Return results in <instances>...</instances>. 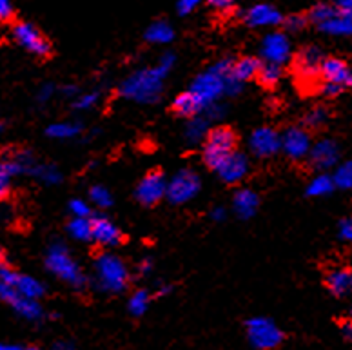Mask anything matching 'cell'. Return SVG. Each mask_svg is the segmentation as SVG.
Listing matches in <instances>:
<instances>
[{
    "label": "cell",
    "mask_w": 352,
    "mask_h": 350,
    "mask_svg": "<svg viewBox=\"0 0 352 350\" xmlns=\"http://www.w3.org/2000/svg\"><path fill=\"white\" fill-rule=\"evenodd\" d=\"M166 76V71L156 69L138 71L127 78L120 87V95L126 98H133L136 102H156L162 93V78Z\"/></svg>",
    "instance_id": "cell-1"
},
{
    "label": "cell",
    "mask_w": 352,
    "mask_h": 350,
    "mask_svg": "<svg viewBox=\"0 0 352 350\" xmlns=\"http://www.w3.org/2000/svg\"><path fill=\"white\" fill-rule=\"evenodd\" d=\"M236 145V135L231 127H214L207 131L206 145H204V162L209 169L218 171L221 164L232 155Z\"/></svg>",
    "instance_id": "cell-2"
},
{
    "label": "cell",
    "mask_w": 352,
    "mask_h": 350,
    "mask_svg": "<svg viewBox=\"0 0 352 350\" xmlns=\"http://www.w3.org/2000/svg\"><path fill=\"white\" fill-rule=\"evenodd\" d=\"M96 276H98V283L102 289L109 290V292H122L129 281V272H127L124 261L113 254L98 256Z\"/></svg>",
    "instance_id": "cell-3"
},
{
    "label": "cell",
    "mask_w": 352,
    "mask_h": 350,
    "mask_svg": "<svg viewBox=\"0 0 352 350\" xmlns=\"http://www.w3.org/2000/svg\"><path fill=\"white\" fill-rule=\"evenodd\" d=\"M45 267L53 274L58 276L60 280L71 283L75 289H82L86 285V278L82 274V270L78 269V265L73 261L69 252L62 245L51 247L50 252H47V258H45Z\"/></svg>",
    "instance_id": "cell-4"
},
{
    "label": "cell",
    "mask_w": 352,
    "mask_h": 350,
    "mask_svg": "<svg viewBox=\"0 0 352 350\" xmlns=\"http://www.w3.org/2000/svg\"><path fill=\"white\" fill-rule=\"evenodd\" d=\"M247 336L254 349H274L282 343L283 334L272 321L265 318H252L247 321Z\"/></svg>",
    "instance_id": "cell-5"
},
{
    "label": "cell",
    "mask_w": 352,
    "mask_h": 350,
    "mask_svg": "<svg viewBox=\"0 0 352 350\" xmlns=\"http://www.w3.org/2000/svg\"><path fill=\"white\" fill-rule=\"evenodd\" d=\"M198 190H200V178L197 173H192L191 169H182L167 184V200L175 206H180L191 200L192 196H197Z\"/></svg>",
    "instance_id": "cell-6"
},
{
    "label": "cell",
    "mask_w": 352,
    "mask_h": 350,
    "mask_svg": "<svg viewBox=\"0 0 352 350\" xmlns=\"http://www.w3.org/2000/svg\"><path fill=\"white\" fill-rule=\"evenodd\" d=\"M13 39L16 41V44L22 45L24 50H28L33 55L41 56V58L50 56L51 44L42 36L41 31L30 22H19V24L13 25Z\"/></svg>",
    "instance_id": "cell-7"
},
{
    "label": "cell",
    "mask_w": 352,
    "mask_h": 350,
    "mask_svg": "<svg viewBox=\"0 0 352 350\" xmlns=\"http://www.w3.org/2000/svg\"><path fill=\"white\" fill-rule=\"evenodd\" d=\"M323 53L318 47H305L300 51V55L294 61V73L298 80L305 85H311L318 80V76H322V64Z\"/></svg>",
    "instance_id": "cell-8"
},
{
    "label": "cell",
    "mask_w": 352,
    "mask_h": 350,
    "mask_svg": "<svg viewBox=\"0 0 352 350\" xmlns=\"http://www.w3.org/2000/svg\"><path fill=\"white\" fill-rule=\"evenodd\" d=\"M166 195L167 184L160 171H149L136 187V200L146 207L156 206Z\"/></svg>",
    "instance_id": "cell-9"
},
{
    "label": "cell",
    "mask_w": 352,
    "mask_h": 350,
    "mask_svg": "<svg viewBox=\"0 0 352 350\" xmlns=\"http://www.w3.org/2000/svg\"><path fill=\"white\" fill-rule=\"evenodd\" d=\"M223 89H226V76L218 75L217 71L212 69L198 76L191 87V91L197 93L198 98L206 104V107L217 100Z\"/></svg>",
    "instance_id": "cell-10"
},
{
    "label": "cell",
    "mask_w": 352,
    "mask_h": 350,
    "mask_svg": "<svg viewBox=\"0 0 352 350\" xmlns=\"http://www.w3.org/2000/svg\"><path fill=\"white\" fill-rule=\"evenodd\" d=\"M282 149L292 160H302L311 153V135L303 127H289L282 136Z\"/></svg>",
    "instance_id": "cell-11"
},
{
    "label": "cell",
    "mask_w": 352,
    "mask_h": 350,
    "mask_svg": "<svg viewBox=\"0 0 352 350\" xmlns=\"http://www.w3.org/2000/svg\"><path fill=\"white\" fill-rule=\"evenodd\" d=\"M251 151L260 158H269L282 149V136L271 127H260L251 135Z\"/></svg>",
    "instance_id": "cell-12"
},
{
    "label": "cell",
    "mask_w": 352,
    "mask_h": 350,
    "mask_svg": "<svg viewBox=\"0 0 352 350\" xmlns=\"http://www.w3.org/2000/svg\"><path fill=\"white\" fill-rule=\"evenodd\" d=\"M262 56L265 62L280 64L289 61L291 56V44L283 33H269L262 42Z\"/></svg>",
    "instance_id": "cell-13"
},
{
    "label": "cell",
    "mask_w": 352,
    "mask_h": 350,
    "mask_svg": "<svg viewBox=\"0 0 352 350\" xmlns=\"http://www.w3.org/2000/svg\"><path fill=\"white\" fill-rule=\"evenodd\" d=\"M311 164L318 171H327L338 164L340 158V151H338L336 142L332 140H320L318 144L312 145L311 149Z\"/></svg>",
    "instance_id": "cell-14"
},
{
    "label": "cell",
    "mask_w": 352,
    "mask_h": 350,
    "mask_svg": "<svg viewBox=\"0 0 352 350\" xmlns=\"http://www.w3.org/2000/svg\"><path fill=\"white\" fill-rule=\"evenodd\" d=\"M93 240L100 245L116 247L124 241V234L113 221L102 218V216H95L93 218Z\"/></svg>",
    "instance_id": "cell-15"
},
{
    "label": "cell",
    "mask_w": 352,
    "mask_h": 350,
    "mask_svg": "<svg viewBox=\"0 0 352 350\" xmlns=\"http://www.w3.org/2000/svg\"><path fill=\"white\" fill-rule=\"evenodd\" d=\"M322 78L345 87H352V69L340 58H325L322 64Z\"/></svg>",
    "instance_id": "cell-16"
},
{
    "label": "cell",
    "mask_w": 352,
    "mask_h": 350,
    "mask_svg": "<svg viewBox=\"0 0 352 350\" xmlns=\"http://www.w3.org/2000/svg\"><path fill=\"white\" fill-rule=\"evenodd\" d=\"M249 171V162H247L245 155H240V153H232L229 158H227L221 167L218 169V175L226 184H238L240 180H243Z\"/></svg>",
    "instance_id": "cell-17"
},
{
    "label": "cell",
    "mask_w": 352,
    "mask_h": 350,
    "mask_svg": "<svg viewBox=\"0 0 352 350\" xmlns=\"http://www.w3.org/2000/svg\"><path fill=\"white\" fill-rule=\"evenodd\" d=\"M282 13L269 4L252 6L245 13V22L251 28H263V25H278L282 24Z\"/></svg>",
    "instance_id": "cell-18"
},
{
    "label": "cell",
    "mask_w": 352,
    "mask_h": 350,
    "mask_svg": "<svg viewBox=\"0 0 352 350\" xmlns=\"http://www.w3.org/2000/svg\"><path fill=\"white\" fill-rule=\"evenodd\" d=\"M325 285L336 298L352 296V269H334L325 278Z\"/></svg>",
    "instance_id": "cell-19"
},
{
    "label": "cell",
    "mask_w": 352,
    "mask_h": 350,
    "mask_svg": "<svg viewBox=\"0 0 352 350\" xmlns=\"http://www.w3.org/2000/svg\"><path fill=\"white\" fill-rule=\"evenodd\" d=\"M320 30L329 35L352 36V11L338 10L336 15L320 25Z\"/></svg>",
    "instance_id": "cell-20"
},
{
    "label": "cell",
    "mask_w": 352,
    "mask_h": 350,
    "mask_svg": "<svg viewBox=\"0 0 352 350\" xmlns=\"http://www.w3.org/2000/svg\"><path fill=\"white\" fill-rule=\"evenodd\" d=\"M173 109H175L176 115L180 116H195L200 115L201 109H206V104L198 98L195 91H187V93L176 96L175 102H173Z\"/></svg>",
    "instance_id": "cell-21"
},
{
    "label": "cell",
    "mask_w": 352,
    "mask_h": 350,
    "mask_svg": "<svg viewBox=\"0 0 352 350\" xmlns=\"http://www.w3.org/2000/svg\"><path fill=\"white\" fill-rule=\"evenodd\" d=\"M258 204H260V200H258V195L249 189L238 190L236 195H234V198H232V207H234V212H236L240 218H243V220H247V218L254 216V212H256V209H258Z\"/></svg>",
    "instance_id": "cell-22"
},
{
    "label": "cell",
    "mask_w": 352,
    "mask_h": 350,
    "mask_svg": "<svg viewBox=\"0 0 352 350\" xmlns=\"http://www.w3.org/2000/svg\"><path fill=\"white\" fill-rule=\"evenodd\" d=\"M260 69H262V62L258 61V58H254V56H243V58L232 64L231 76L240 82H245L258 76Z\"/></svg>",
    "instance_id": "cell-23"
},
{
    "label": "cell",
    "mask_w": 352,
    "mask_h": 350,
    "mask_svg": "<svg viewBox=\"0 0 352 350\" xmlns=\"http://www.w3.org/2000/svg\"><path fill=\"white\" fill-rule=\"evenodd\" d=\"M10 305L13 307L15 312H19L22 318H25V320H38L42 316L41 305H38L36 300H33V298H25V296L19 294L15 300L11 301Z\"/></svg>",
    "instance_id": "cell-24"
},
{
    "label": "cell",
    "mask_w": 352,
    "mask_h": 350,
    "mask_svg": "<svg viewBox=\"0 0 352 350\" xmlns=\"http://www.w3.org/2000/svg\"><path fill=\"white\" fill-rule=\"evenodd\" d=\"M16 292L21 296H25V298H33V300H38L44 294V287H42L41 281H36L35 278H31V276H24L19 274L16 278L15 285Z\"/></svg>",
    "instance_id": "cell-25"
},
{
    "label": "cell",
    "mask_w": 352,
    "mask_h": 350,
    "mask_svg": "<svg viewBox=\"0 0 352 350\" xmlns=\"http://www.w3.org/2000/svg\"><path fill=\"white\" fill-rule=\"evenodd\" d=\"M173 36H175V31L164 21L153 22L146 31V41L153 42V44H167L173 41Z\"/></svg>",
    "instance_id": "cell-26"
},
{
    "label": "cell",
    "mask_w": 352,
    "mask_h": 350,
    "mask_svg": "<svg viewBox=\"0 0 352 350\" xmlns=\"http://www.w3.org/2000/svg\"><path fill=\"white\" fill-rule=\"evenodd\" d=\"M67 232L78 241L91 240V238H93V220L84 218V216H75V218L67 223Z\"/></svg>",
    "instance_id": "cell-27"
},
{
    "label": "cell",
    "mask_w": 352,
    "mask_h": 350,
    "mask_svg": "<svg viewBox=\"0 0 352 350\" xmlns=\"http://www.w3.org/2000/svg\"><path fill=\"white\" fill-rule=\"evenodd\" d=\"M336 187V182H334V176L329 175H320L316 176L314 180L309 184L307 195L309 196H325L329 193H332V189Z\"/></svg>",
    "instance_id": "cell-28"
},
{
    "label": "cell",
    "mask_w": 352,
    "mask_h": 350,
    "mask_svg": "<svg viewBox=\"0 0 352 350\" xmlns=\"http://www.w3.org/2000/svg\"><path fill=\"white\" fill-rule=\"evenodd\" d=\"M282 78V69H280V64H272V62H267L262 65V69L258 73V80L263 87H274V85L280 82Z\"/></svg>",
    "instance_id": "cell-29"
},
{
    "label": "cell",
    "mask_w": 352,
    "mask_h": 350,
    "mask_svg": "<svg viewBox=\"0 0 352 350\" xmlns=\"http://www.w3.org/2000/svg\"><path fill=\"white\" fill-rule=\"evenodd\" d=\"M338 13V8L336 6H331V4H318L314 6L311 10V13H309V19H311L314 24L322 25L323 22H327L329 19H332V17L336 15Z\"/></svg>",
    "instance_id": "cell-30"
},
{
    "label": "cell",
    "mask_w": 352,
    "mask_h": 350,
    "mask_svg": "<svg viewBox=\"0 0 352 350\" xmlns=\"http://www.w3.org/2000/svg\"><path fill=\"white\" fill-rule=\"evenodd\" d=\"M149 292L147 290H136L135 294L131 296L129 300V310H131L133 316H142L147 310V305H149Z\"/></svg>",
    "instance_id": "cell-31"
},
{
    "label": "cell",
    "mask_w": 352,
    "mask_h": 350,
    "mask_svg": "<svg viewBox=\"0 0 352 350\" xmlns=\"http://www.w3.org/2000/svg\"><path fill=\"white\" fill-rule=\"evenodd\" d=\"M334 182H336V187L352 189V160L338 165L336 173H334Z\"/></svg>",
    "instance_id": "cell-32"
},
{
    "label": "cell",
    "mask_w": 352,
    "mask_h": 350,
    "mask_svg": "<svg viewBox=\"0 0 352 350\" xmlns=\"http://www.w3.org/2000/svg\"><path fill=\"white\" fill-rule=\"evenodd\" d=\"M80 131L78 124H53L47 127V136L53 138H71Z\"/></svg>",
    "instance_id": "cell-33"
},
{
    "label": "cell",
    "mask_w": 352,
    "mask_h": 350,
    "mask_svg": "<svg viewBox=\"0 0 352 350\" xmlns=\"http://www.w3.org/2000/svg\"><path fill=\"white\" fill-rule=\"evenodd\" d=\"M329 118L327 109H323V107H314L312 111H309L305 118H303V124L311 127V129H318V127H322Z\"/></svg>",
    "instance_id": "cell-34"
},
{
    "label": "cell",
    "mask_w": 352,
    "mask_h": 350,
    "mask_svg": "<svg viewBox=\"0 0 352 350\" xmlns=\"http://www.w3.org/2000/svg\"><path fill=\"white\" fill-rule=\"evenodd\" d=\"M89 196H91V200L95 201V206L98 207H109L111 204H113V198H111L109 190L102 186L93 187V189L89 190Z\"/></svg>",
    "instance_id": "cell-35"
},
{
    "label": "cell",
    "mask_w": 352,
    "mask_h": 350,
    "mask_svg": "<svg viewBox=\"0 0 352 350\" xmlns=\"http://www.w3.org/2000/svg\"><path fill=\"white\" fill-rule=\"evenodd\" d=\"M206 120H201V118H198L197 115V120H192L191 124H189V131H187V138L189 140H200L201 135L206 133Z\"/></svg>",
    "instance_id": "cell-36"
},
{
    "label": "cell",
    "mask_w": 352,
    "mask_h": 350,
    "mask_svg": "<svg viewBox=\"0 0 352 350\" xmlns=\"http://www.w3.org/2000/svg\"><path fill=\"white\" fill-rule=\"evenodd\" d=\"M283 24H285L287 31H302L303 28L307 25V19L302 15H291L287 17L285 21H283Z\"/></svg>",
    "instance_id": "cell-37"
},
{
    "label": "cell",
    "mask_w": 352,
    "mask_h": 350,
    "mask_svg": "<svg viewBox=\"0 0 352 350\" xmlns=\"http://www.w3.org/2000/svg\"><path fill=\"white\" fill-rule=\"evenodd\" d=\"M69 210L75 216H84V218H87V216L91 215L89 206H87L84 200H71L69 201Z\"/></svg>",
    "instance_id": "cell-38"
},
{
    "label": "cell",
    "mask_w": 352,
    "mask_h": 350,
    "mask_svg": "<svg viewBox=\"0 0 352 350\" xmlns=\"http://www.w3.org/2000/svg\"><path fill=\"white\" fill-rule=\"evenodd\" d=\"M96 100H98V93H89V95L82 96L80 100H76L75 107L76 109H89L96 104Z\"/></svg>",
    "instance_id": "cell-39"
},
{
    "label": "cell",
    "mask_w": 352,
    "mask_h": 350,
    "mask_svg": "<svg viewBox=\"0 0 352 350\" xmlns=\"http://www.w3.org/2000/svg\"><path fill=\"white\" fill-rule=\"evenodd\" d=\"M0 278H2V283L15 285V281H16V278H19V274H16L15 270L10 269V267L6 265V263H2V269H0Z\"/></svg>",
    "instance_id": "cell-40"
},
{
    "label": "cell",
    "mask_w": 352,
    "mask_h": 350,
    "mask_svg": "<svg viewBox=\"0 0 352 350\" xmlns=\"http://www.w3.org/2000/svg\"><path fill=\"white\" fill-rule=\"evenodd\" d=\"M340 238L345 241H352V218H345L340 221Z\"/></svg>",
    "instance_id": "cell-41"
},
{
    "label": "cell",
    "mask_w": 352,
    "mask_h": 350,
    "mask_svg": "<svg viewBox=\"0 0 352 350\" xmlns=\"http://www.w3.org/2000/svg\"><path fill=\"white\" fill-rule=\"evenodd\" d=\"M342 85H338V84H334V82H323L322 85H320V91H322L323 95H327V96H336V95H340V93H342Z\"/></svg>",
    "instance_id": "cell-42"
},
{
    "label": "cell",
    "mask_w": 352,
    "mask_h": 350,
    "mask_svg": "<svg viewBox=\"0 0 352 350\" xmlns=\"http://www.w3.org/2000/svg\"><path fill=\"white\" fill-rule=\"evenodd\" d=\"M200 2L201 0H178V13H180V15H187V13H191Z\"/></svg>",
    "instance_id": "cell-43"
},
{
    "label": "cell",
    "mask_w": 352,
    "mask_h": 350,
    "mask_svg": "<svg viewBox=\"0 0 352 350\" xmlns=\"http://www.w3.org/2000/svg\"><path fill=\"white\" fill-rule=\"evenodd\" d=\"M36 171L45 182H60V175H56V171L51 167H38Z\"/></svg>",
    "instance_id": "cell-44"
},
{
    "label": "cell",
    "mask_w": 352,
    "mask_h": 350,
    "mask_svg": "<svg viewBox=\"0 0 352 350\" xmlns=\"http://www.w3.org/2000/svg\"><path fill=\"white\" fill-rule=\"evenodd\" d=\"M13 17V6L10 0H0V19L8 22Z\"/></svg>",
    "instance_id": "cell-45"
},
{
    "label": "cell",
    "mask_w": 352,
    "mask_h": 350,
    "mask_svg": "<svg viewBox=\"0 0 352 350\" xmlns=\"http://www.w3.org/2000/svg\"><path fill=\"white\" fill-rule=\"evenodd\" d=\"M51 93H53V85L45 84V85H42V89L38 91V96H36V98H38V102H42V104H44V102L51 96Z\"/></svg>",
    "instance_id": "cell-46"
},
{
    "label": "cell",
    "mask_w": 352,
    "mask_h": 350,
    "mask_svg": "<svg viewBox=\"0 0 352 350\" xmlns=\"http://www.w3.org/2000/svg\"><path fill=\"white\" fill-rule=\"evenodd\" d=\"M212 8H218V10H227L229 6L234 4V0H207Z\"/></svg>",
    "instance_id": "cell-47"
},
{
    "label": "cell",
    "mask_w": 352,
    "mask_h": 350,
    "mask_svg": "<svg viewBox=\"0 0 352 350\" xmlns=\"http://www.w3.org/2000/svg\"><path fill=\"white\" fill-rule=\"evenodd\" d=\"M334 6L342 11H352V0H334Z\"/></svg>",
    "instance_id": "cell-48"
},
{
    "label": "cell",
    "mask_w": 352,
    "mask_h": 350,
    "mask_svg": "<svg viewBox=\"0 0 352 350\" xmlns=\"http://www.w3.org/2000/svg\"><path fill=\"white\" fill-rule=\"evenodd\" d=\"M343 330V336L347 338V340H352V320L349 321V323H345V325L342 327Z\"/></svg>",
    "instance_id": "cell-49"
},
{
    "label": "cell",
    "mask_w": 352,
    "mask_h": 350,
    "mask_svg": "<svg viewBox=\"0 0 352 350\" xmlns=\"http://www.w3.org/2000/svg\"><path fill=\"white\" fill-rule=\"evenodd\" d=\"M211 216L214 218V220H223V216H226V210L221 209V207H218V209L212 210Z\"/></svg>",
    "instance_id": "cell-50"
},
{
    "label": "cell",
    "mask_w": 352,
    "mask_h": 350,
    "mask_svg": "<svg viewBox=\"0 0 352 350\" xmlns=\"http://www.w3.org/2000/svg\"><path fill=\"white\" fill-rule=\"evenodd\" d=\"M153 269V263L151 261H144V263H142L140 265V272L142 274H147V272H149V270Z\"/></svg>",
    "instance_id": "cell-51"
},
{
    "label": "cell",
    "mask_w": 352,
    "mask_h": 350,
    "mask_svg": "<svg viewBox=\"0 0 352 350\" xmlns=\"http://www.w3.org/2000/svg\"><path fill=\"white\" fill-rule=\"evenodd\" d=\"M76 93V87L75 85H69V87H64V95L67 96H73Z\"/></svg>",
    "instance_id": "cell-52"
},
{
    "label": "cell",
    "mask_w": 352,
    "mask_h": 350,
    "mask_svg": "<svg viewBox=\"0 0 352 350\" xmlns=\"http://www.w3.org/2000/svg\"><path fill=\"white\" fill-rule=\"evenodd\" d=\"M351 320H352V307H351Z\"/></svg>",
    "instance_id": "cell-53"
}]
</instances>
